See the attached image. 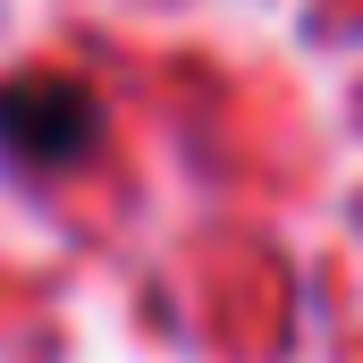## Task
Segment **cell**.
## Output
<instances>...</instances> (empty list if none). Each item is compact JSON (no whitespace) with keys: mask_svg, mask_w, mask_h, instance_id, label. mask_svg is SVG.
Instances as JSON below:
<instances>
[{"mask_svg":"<svg viewBox=\"0 0 363 363\" xmlns=\"http://www.w3.org/2000/svg\"><path fill=\"white\" fill-rule=\"evenodd\" d=\"M101 144V101L77 77H17L0 93V152L26 169H77Z\"/></svg>","mask_w":363,"mask_h":363,"instance_id":"1","label":"cell"}]
</instances>
